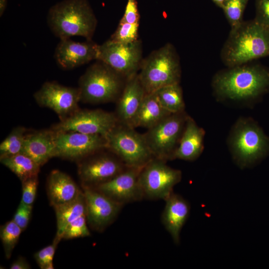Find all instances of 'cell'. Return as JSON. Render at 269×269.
I'll list each match as a JSON object with an SVG mask.
<instances>
[{"label":"cell","instance_id":"8fae6325","mask_svg":"<svg viewBox=\"0 0 269 269\" xmlns=\"http://www.w3.org/2000/svg\"><path fill=\"white\" fill-rule=\"evenodd\" d=\"M119 120L116 114L102 110H78L73 115L54 125L56 132L73 131L106 137Z\"/></svg>","mask_w":269,"mask_h":269},{"label":"cell","instance_id":"9a60e30c","mask_svg":"<svg viewBox=\"0 0 269 269\" xmlns=\"http://www.w3.org/2000/svg\"><path fill=\"white\" fill-rule=\"evenodd\" d=\"M83 188L88 224L93 230L102 232L116 219L123 204L94 188L83 186Z\"/></svg>","mask_w":269,"mask_h":269},{"label":"cell","instance_id":"74e56055","mask_svg":"<svg viewBox=\"0 0 269 269\" xmlns=\"http://www.w3.org/2000/svg\"><path fill=\"white\" fill-rule=\"evenodd\" d=\"M7 0H0V15L3 14L7 5Z\"/></svg>","mask_w":269,"mask_h":269},{"label":"cell","instance_id":"7a4b0ae2","mask_svg":"<svg viewBox=\"0 0 269 269\" xmlns=\"http://www.w3.org/2000/svg\"><path fill=\"white\" fill-rule=\"evenodd\" d=\"M213 87L216 94L223 99H253L269 87V72L259 65L246 64L229 67L215 76Z\"/></svg>","mask_w":269,"mask_h":269},{"label":"cell","instance_id":"5b68a950","mask_svg":"<svg viewBox=\"0 0 269 269\" xmlns=\"http://www.w3.org/2000/svg\"><path fill=\"white\" fill-rule=\"evenodd\" d=\"M139 79L146 93L167 85L179 83L181 69L174 47L167 44L153 51L141 62Z\"/></svg>","mask_w":269,"mask_h":269},{"label":"cell","instance_id":"5bb4252c","mask_svg":"<svg viewBox=\"0 0 269 269\" xmlns=\"http://www.w3.org/2000/svg\"><path fill=\"white\" fill-rule=\"evenodd\" d=\"M34 98L40 106L51 109L61 120L77 111L81 102L78 87H67L54 81L45 82L34 93Z\"/></svg>","mask_w":269,"mask_h":269},{"label":"cell","instance_id":"ac0fdd59","mask_svg":"<svg viewBox=\"0 0 269 269\" xmlns=\"http://www.w3.org/2000/svg\"><path fill=\"white\" fill-rule=\"evenodd\" d=\"M146 94L136 74L127 79L122 92L117 99L116 116L120 123L132 124Z\"/></svg>","mask_w":269,"mask_h":269},{"label":"cell","instance_id":"ab89813d","mask_svg":"<svg viewBox=\"0 0 269 269\" xmlns=\"http://www.w3.org/2000/svg\"><path fill=\"white\" fill-rule=\"evenodd\" d=\"M54 266L53 262L47 264L43 268V269H53Z\"/></svg>","mask_w":269,"mask_h":269},{"label":"cell","instance_id":"d4e9b609","mask_svg":"<svg viewBox=\"0 0 269 269\" xmlns=\"http://www.w3.org/2000/svg\"><path fill=\"white\" fill-rule=\"evenodd\" d=\"M0 162L10 170L22 182L38 175L40 166L26 154L21 152L0 158Z\"/></svg>","mask_w":269,"mask_h":269},{"label":"cell","instance_id":"7402d4cb","mask_svg":"<svg viewBox=\"0 0 269 269\" xmlns=\"http://www.w3.org/2000/svg\"><path fill=\"white\" fill-rule=\"evenodd\" d=\"M82 191L70 176L59 170H52L48 176L47 192L53 207L75 199Z\"/></svg>","mask_w":269,"mask_h":269},{"label":"cell","instance_id":"603a6c76","mask_svg":"<svg viewBox=\"0 0 269 269\" xmlns=\"http://www.w3.org/2000/svg\"><path fill=\"white\" fill-rule=\"evenodd\" d=\"M170 114L161 105L154 92L146 93L132 127L148 129Z\"/></svg>","mask_w":269,"mask_h":269},{"label":"cell","instance_id":"277c9868","mask_svg":"<svg viewBox=\"0 0 269 269\" xmlns=\"http://www.w3.org/2000/svg\"><path fill=\"white\" fill-rule=\"evenodd\" d=\"M97 61L79 80L81 102L100 104L114 101L124 88V77L103 62Z\"/></svg>","mask_w":269,"mask_h":269},{"label":"cell","instance_id":"d590c367","mask_svg":"<svg viewBox=\"0 0 269 269\" xmlns=\"http://www.w3.org/2000/svg\"><path fill=\"white\" fill-rule=\"evenodd\" d=\"M139 14L136 0H128L124 14L121 22L130 23H138Z\"/></svg>","mask_w":269,"mask_h":269},{"label":"cell","instance_id":"83f0119b","mask_svg":"<svg viewBox=\"0 0 269 269\" xmlns=\"http://www.w3.org/2000/svg\"><path fill=\"white\" fill-rule=\"evenodd\" d=\"M22 230L11 220L0 226V237L5 258L8 260L17 244Z\"/></svg>","mask_w":269,"mask_h":269},{"label":"cell","instance_id":"4316f807","mask_svg":"<svg viewBox=\"0 0 269 269\" xmlns=\"http://www.w3.org/2000/svg\"><path fill=\"white\" fill-rule=\"evenodd\" d=\"M26 129L23 127L14 128L0 144V158L22 152Z\"/></svg>","mask_w":269,"mask_h":269},{"label":"cell","instance_id":"30bf717a","mask_svg":"<svg viewBox=\"0 0 269 269\" xmlns=\"http://www.w3.org/2000/svg\"><path fill=\"white\" fill-rule=\"evenodd\" d=\"M141 56L140 41L121 43L109 39L99 45L97 60L103 62L127 79L137 74L142 62Z\"/></svg>","mask_w":269,"mask_h":269},{"label":"cell","instance_id":"e0dca14e","mask_svg":"<svg viewBox=\"0 0 269 269\" xmlns=\"http://www.w3.org/2000/svg\"><path fill=\"white\" fill-rule=\"evenodd\" d=\"M99 47L91 40L79 42L70 38L60 39L55 50L54 58L61 68L72 69L97 60Z\"/></svg>","mask_w":269,"mask_h":269},{"label":"cell","instance_id":"2e32d148","mask_svg":"<svg viewBox=\"0 0 269 269\" xmlns=\"http://www.w3.org/2000/svg\"><path fill=\"white\" fill-rule=\"evenodd\" d=\"M141 168L127 167L109 181L92 187L122 204L144 198L139 183Z\"/></svg>","mask_w":269,"mask_h":269},{"label":"cell","instance_id":"f1b7e54d","mask_svg":"<svg viewBox=\"0 0 269 269\" xmlns=\"http://www.w3.org/2000/svg\"><path fill=\"white\" fill-rule=\"evenodd\" d=\"M249 0H225L222 9L231 28L243 21L244 12Z\"/></svg>","mask_w":269,"mask_h":269},{"label":"cell","instance_id":"7c38bea8","mask_svg":"<svg viewBox=\"0 0 269 269\" xmlns=\"http://www.w3.org/2000/svg\"><path fill=\"white\" fill-rule=\"evenodd\" d=\"M55 132V131H54ZM55 157L70 160H82L107 149L105 136L77 132H55Z\"/></svg>","mask_w":269,"mask_h":269},{"label":"cell","instance_id":"9c48e42d","mask_svg":"<svg viewBox=\"0 0 269 269\" xmlns=\"http://www.w3.org/2000/svg\"><path fill=\"white\" fill-rule=\"evenodd\" d=\"M166 162L153 158L141 168L139 183L144 198L165 200L181 181V171L168 166Z\"/></svg>","mask_w":269,"mask_h":269},{"label":"cell","instance_id":"ba28073f","mask_svg":"<svg viewBox=\"0 0 269 269\" xmlns=\"http://www.w3.org/2000/svg\"><path fill=\"white\" fill-rule=\"evenodd\" d=\"M187 117L185 111L171 114L143 134L153 158L173 159Z\"/></svg>","mask_w":269,"mask_h":269},{"label":"cell","instance_id":"8992f818","mask_svg":"<svg viewBox=\"0 0 269 269\" xmlns=\"http://www.w3.org/2000/svg\"><path fill=\"white\" fill-rule=\"evenodd\" d=\"M229 144L234 159L244 168L251 166L268 151L269 141L262 130L252 120H238L229 138Z\"/></svg>","mask_w":269,"mask_h":269},{"label":"cell","instance_id":"d6986e66","mask_svg":"<svg viewBox=\"0 0 269 269\" xmlns=\"http://www.w3.org/2000/svg\"><path fill=\"white\" fill-rule=\"evenodd\" d=\"M161 222L176 244L180 243V235L190 213L188 202L181 196L172 193L165 200Z\"/></svg>","mask_w":269,"mask_h":269},{"label":"cell","instance_id":"44dd1931","mask_svg":"<svg viewBox=\"0 0 269 269\" xmlns=\"http://www.w3.org/2000/svg\"><path fill=\"white\" fill-rule=\"evenodd\" d=\"M204 135V130L188 116L173 159L194 161L198 158L203 150Z\"/></svg>","mask_w":269,"mask_h":269},{"label":"cell","instance_id":"4fadbf2b","mask_svg":"<svg viewBox=\"0 0 269 269\" xmlns=\"http://www.w3.org/2000/svg\"><path fill=\"white\" fill-rule=\"evenodd\" d=\"M102 150L82 159L79 164L78 175L83 186L94 187L111 179L127 167L112 152H101Z\"/></svg>","mask_w":269,"mask_h":269},{"label":"cell","instance_id":"d6a6232c","mask_svg":"<svg viewBox=\"0 0 269 269\" xmlns=\"http://www.w3.org/2000/svg\"><path fill=\"white\" fill-rule=\"evenodd\" d=\"M22 183V198L21 201L33 205L36 196L38 185V175L29 178Z\"/></svg>","mask_w":269,"mask_h":269},{"label":"cell","instance_id":"836d02e7","mask_svg":"<svg viewBox=\"0 0 269 269\" xmlns=\"http://www.w3.org/2000/svg\"><path fill=\"white\" fill-rule=\"evenodd\" d=\"M33 205H27L20 201L12 220L22 229L25 230L29 224Z\"/></svg>","mask_w":269,"mask_h":269},{"label":"cell","instance_id":"4dcf8cb0","mask_svg":"<svg viewBox=\"0 0 269 269\" xmlns=\"http://www.w3.org/2000/svg\"><path fill=\"white\" fill-rule=\"evenodd\" d=\"M86 215H83L69 224L65 229L62 239L69 240L90 236Z\"/></svg>","mask_w":269,"mask_h":269},{"label":"cell","instance_id":"6da1fadb","mask_svg":"<svg viewBox=\"0 0 269 269\" xmlns=\"http://www.w3.org/2000/svg\"><path fill=\"white\" fill-rule=\"evenodd\" d=\"M269 56V29L255 19L231 28L221 58L229 67Z\"/></svg>","mask_w":269,"mask_h":269},{"label":"cell","instance_id":"f546056e","mask_svg":"<svg viewBox=\"0 0 269 269\" xmlns=\"http://www.w3.org/2000/svg\"><path fill=\"white\" fill-rule=\"evenodd\" d=\"M138 23L120 22L110 39L121 43H129L137 40Z\"/></svg>","mask_w":269,"mask_h":269},{"label":"cell","instance_id":"484cf974","mask_svg":"<svg viewBox=\"0 0 269 269\" xmlns=\"http://www.w3.org/2000/svg\"><path fill=\"white\" fill-rule=\"evenodd\" d=\"M154 93L161 105L171 114L184 112L185 103L179 83L165 86Z\"/></svg>","mask_w":269,"mask_h":269},{"label":"cell","instance_id":"ffe728a7","mask_svg":"<svg viewBox=\"0 0 269 269\" xmlns=\"http://www.w3.org/2000/svg\"><path fill=\"white\" fill-rule=\"evenodd\" d=\"M55 132L51 129L26 134L22 152L41 166L55 157Z\"/></svg>","mask_w":269,"mask_h":269},{"label":"cell","instance_id":"52a82bcc","mask_svg":"<svg viewBox=\"0 0 269 269\" xmlns=\"http://www.w3.org/2000/svg\"><path fill=\"white\" fill-rule=\"evenodd\" d=\"M135 128L119 122L108 134L107 149L127 167L142 168L153 158L144 137Z\"/></svg>","mask_w":269,"mask_h":269},{"label":"cell","instance_id":"cb8c5ba5","mask_svg":"<svg viewBox=\"0 0 269 269\" xmlns=\"http://www.w3.org/2000/svg\"><path fill=\"white\" fill-rule=\"evenodd\" d=\"M57 221L56 236L62 240L66 226L79 217L86 215V202L83 191L75 199L54 207Z\"/></svg>","mask_w":269,"mask_h":269},{"label":"cell","instance_id":"8d00e7d4","mask_svg":"<svg viewBox=\"0 0 269 269\" xmlns=\"http://www.w3.org/2000/svg\"><path fill=\"white\" fill-rule=\"evenodd\" d=\"M10 269H30L31 266L27 261L22 257H19L10 266Z\"/></svg>","mask_w":269,"mask_h":269},{"label":"cell","instance_id":"e575fe53","mask_svg":"<svg viewBox=\"0 0 269 269\" xmlns=\"http://www.w3.org/2000/svg\"><path fill=\"white\" fill-rule=\"evenodd\" d=\"M255 19L269 29V0H257Z\"/></svg>","mask_w":269,"mask_h":269},{"label":"cell","instance_id":"3957f363","mask_svg":"<svg viewBox=\"0 0 269 269\" xmlns=\"http://www.w3.org/2000/svg\"><path fill=\"white\" fill-rule=\"evenodd\" d=\"M47 21L53 33L60 39L80 36L91 40L97 19L87 0H64L49 9Z\"/></svg>","mask_w":269,"mask_h":269},{"label":"cell","instance_id":"1f68e13d","mask_svg":"<svg viewBox=\"0 0 269 269\" xmlns=\"http://www.w3.org/2000/svg\"><path fill=\"white\" fill-rule=\"evenodd\" d=\"M61 240L60 238L55 236L51 244L34 254V259L40 269H43L47 264L53 262L57 246Z\"/></svg>","mask_w":269,"mask_h":269},{"label":"cell","instance_id":"f35d334b","mask_svg":"<svg viewBox=\"0 0 269 269\" xmlns=\"http://www.w3.org/2000/svg\"><path fill=\"white\" fill-rule=\"evenodd\" d=\"M214 3L219 6V7L222 8L223 3L225 0H212Z\"/></svg>","mask_w":269,"mask_h":269}]
</instances>
